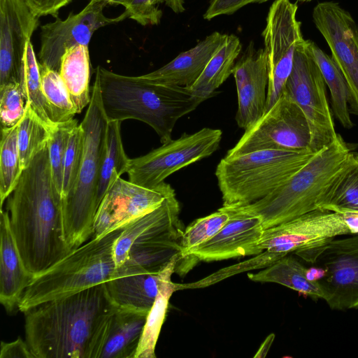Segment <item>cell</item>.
Here are the masks:
<instances>
[{
	"instance_id": "obj_1",
	"label": "cell",
	"mask_w": 358,
	"mask_h": 358,
	"mask_svg": "<svg viewBox=\"0 0 358 358\" xmlns=\"http://www.w3.org/2000/svg\"><path fill=\"white\" fill-rule=\"evenodd\" d=\"M117 306L102 283L43 303L24 314L36 358H99Z\"/></svg>"
},
{
	"instance_id": "obj_2",
	"label": "cell",
	"mask_w": 358,
	"mask_h": 358,
	"mask_svg": "<svg viewBox=\"0 0 358 358\" xmlns=\"http://www.w3.org/2000/svg\"><path fill=\"white\" fill-rule=\"evenodd\" d=\"M7 210L21 258L34 277L73 250L65 239L62 199L52 179L48 144L23 170L7 198Z\"/></svg>"
},
{
	"instance_id": "obj_3",
	"label": "cell",
	"mask_w": 358,
	"mask_h": 358,
	"mask_svg": "<svg viewBox=\"0 0 358 358\" xmlns=\"http://www.w3.org/2000/svg\"><path fill=\"white\" fill-rule=\"evenodd\" d=\"M355 161L356 155L338 134L331 144L316 152L303 168L266 196L249 204L225 207L258 217L264 229L324 209L331 203L340 181Z\"/></svg>"
},
{
	"instance_id": "obj_4",
	"label": "cell",
	"mask_w": 358,
	"mask_h": 358,
	"mask_svg": "<svg viewBox=\"0 0 358 358\" xmlns=\"http://www.w3.org/2000/svg\"><path fill=\"white\" fill-rule=\"evenodd\" d=\"M95 79L108 121L134 119L146 123L162 143L172 139L173 127L180 117L205 101L189 87L148 83L101 66L96 69Z\"/></svg>"
},
{
	"instance_id": "obj_5",
	"label": "cell",
	"mask_w": 358,
	"mask_h": 358,
	"mask_svg": "<svg viewBox=\"0 0 358 358\" xmlns=\"http://www.w3.org/2000/svg\"><path fill=\"white\" fill-rule=\"evenodd\" d=\"M124 227L92 238L34 276L18 306L22 313L43 303L73 294L110 279L116 268L114 245Z\"/></svg>"
},
{
	"instance_id": "obj_6",
	"label": "cell",
	"mask_w": 358,
	"mask_h": 358,
	"mask_svg": "<svg viewBox=\"0 0 358 358\" xmlns=\"http://www.w3.org/2000/svg\"><path fill=\"white\" fill-rule=\"evenodd\" d=\"M107 124L99 83L95 79L90 102L80 122L85 138L79 174L72 189L62 199L65 239L71 250L89 241L93 235L94 217L99 208L96 193Z\"/></svg>"
},
{
	"instance_id": "obj_7",
	"label": "cell",
	"mask_w": 358,
	"mask_h": 358,
	"mask_svg": "<svg viewBox=\"0 0 358 358\" xmlns=\"http://www.w3.org/2000/svg\"><path fill=\"white\" fill-rule=\"evenodd\" d=\"M315 153L310 150H268L224 157L215 171L223 206H243L262 199L303 168Z\"/></svg>"
},
{
	"instance_id": "obj_8",
	"label": "cell",
	"mask_w": 358,
	"mask_h": 358,
	"mask_svg": "<svg viewBox=\"0 0 358 358\" xmlns=\"http://www.w3.org/2000/svg\"><path fill=\"white\" fill-rule=\"evenodd\" d=\"M311 243L294 252L326 271L319 280L323 298L336 310L358 309V234Z\"/></svg>"
},
{
	"instance_id": "obj_9",
	"label": "cell",
	"mask_w": 358,
	"mask_h": 358,
	"mask_svg": "<svg viewBox=\"0 0 358 358\" xmlns=\"http://www.w3.org/2000/svg\"><path fill=\"white\" fill-rule=\"evenodd\" d=\"M310 138L309 124L303 112L283 91L273 106L255 124L245 130L225 157L268 150H310Z\"/></svg>"
},
{
	"instance_id": "obj_10",
	"label": "cell",
	"mask_w": 358,
	"mask_h": 358,
	"mask_svg": "<svg viewBox=\"0 0 358 358\" xmlns=\"http://www.w3.org/2000/svg\"><path fill=\"white\" fill-rule=\"evenodd\" d=\"M303 39L296 46L285 89L303 112L310 130V150L317 152L338 136L326 93V84Z\"/></svg>"
},
{
	"instance_id": "obj_11",
	"label": "cell",
	"mask_w": 358,
	"mask_h": 358,
	"mask_svg": "<svg viewBox=\"0 0 358 358\" xmlns=\"http://www.w3.org/2000/svg\"><path fill=\"white\" fill-rule=\"evenodd\" d=\"M220 129L203 128L162 143L148 154L130 159L129 180L145 187H155L174 172L211 155L222 140Z\"/></svg>"
},
{
	"instance_id": "obj_12",
	"label": "cell",
	"mask_w": 358,
	"mask_h": 358,
	"mask_svg": "<svg viewBox=\"0 0 358 358\" xmlns=\"http://www.w3.org/2000/svg\"><path fill=\"white\" fill-rule=\"evenodd\" d=\"M297 9V4L290 0H274L267 14L262 34L268 72L266 111L282 94L293 68L296 46L303 39Z\"/></svg>"
},
{
	"instance_id": "obj_13",
	"label": "cell",
	"mask_w": 358,
	"mask_h": 358,
	"mask_svg": "<svg viewBox=\"0 0 358 358\" xmlns=\"http://www.w3.org/2000/svg\"><path fill=\"white\" fill-rule=\"evenodd\" d=\"M313 20L346 80L350 112L358 115V25L348 11L333 1L318 3Z\"/></svg>"
},
{
	"instance_id": "obj_14",
	"label": "cell",
	"mask_w": 358,
	"mask_h": 358,
	"mask_svg": "<svg viewBox=\"0 0 358 358\" xmlns=\"http://www.w3.org/2000/svg\"><path fill=\"white\" fill-rule=\"evenodd\" d=\"M106 6L103 2L90 0L78 13H71L65 20L57 16L55 21L42 25L38 62L59 72L66 50L78 45L89 46L97 29L128 18L125 11L115 17L106 16L103 13Z\"/></svg>"
},
{
	"instance_id": "obj_15",
	"label": "cell",
	"mask_w": 358,
	"mask_h": 358,
	"mask_svg": "<svg viewBox=\"0 0 358 358\" xmlns=\"http://www.w3.org/2000/svg\"><path fill=\"white\" fill-rule=\"evenodd\" d=\"M174 192L165 182L155 187H145L118 177L108 188L97 209L92 238H99L124 227L157 208Z\"/></svg>"
},
{
	"instance_id": "obj_16",
	"label": "cell",
	"mask_w": 358,
	"mask_h": 358,
	"mask_svg": "<svg viewBox=\"0 0 358 358\" xmlns=\"http://www.w3.org/2000/svg\"><path fill=\"white\" fill-rule=\"evenodd\" d=\"M350 234L341 215L317 209L264 229L258 247L263 252L285 255L315 242Z\"/></svg>"
},
{
	"instance_id": "obj_17",
	"label": "cell",
	"mask_w": 358,
	"mask_h": 358,
	"mask_svg": "<svg viewBox=\"0 0 358 358\" xmlns=\"http://www.w3.org/2000/svg\"><path fill=\"white\" fill-rule=\"evenodd\" d=\"M38 24L26 0H0V87L20 83L26 45Z\"/></svg>"
},
{
	"instance_id": "obj_18",
	"label": "cell",
	"mask_w": 358,
	"mask_h": 358,
	"mask_svg": "<svg viewBox=\"0 0 358 358\" xmlns=\"http://www.w3.org/2000/svg\"><path fill=\"white\" fill-rule=\"evenodd\" d=\"M232 73L238 95L236 120L245 130L266 112L268 72L264 48L256 49L251 41L236 60Z\"/></svg>"
},
{
	"instance_id": "obj_19",
	"label": "cell",
	"mask_w": 358,
	"mask_h": 358,
	"mask_svg": "<svg viewBox=\"0 0 358 358\" xmlns=\"http://www.w3.org/2000/svg\"><path fill=\"white\" fill-rule=\"evenodd\" d=\"M222 207L231 214L227 222L212 238L192 250L189 256L199 261L211 262L262 252L258 247L264 230L261 220Z\"/></svg>"
},
{
	"instance_id": "obj_20",
	"label": "cell",
	"mask_w": 358,
	"mask_h": 358,
	"mask_svg": "<svg viewBox=\"0 0 358 358\" xmlns=\"http://www.w3.org/2000/svg\"><path fill=\"white\" fill-rule=\"evenodd\" d=\"M227 36L215 31L161 68L138 77L148 83L190 87Z\"/></svg>"
},
{
	"instance_id": "obj_21",
	"label": "cell",
	"mask_w": 358,
	"mask_h": 358,
	"mask_svg": "<svg viewBox=\"0 0 358 358\" xmlns=\"http://www.w3.org/2000/svg\"><path fill=\"white\" fill-rule=\"evenodd\" d=\"M0 302L8 313L18 310L34 276L27 271L10 227L9 213L1 209Z\"/></svg>"
},
{
	"instance_id": "obj_22",
	"label": "cell",
	"mask_w": 358,
	"mask_h": 358,
	"mask_svg": "<svg viewBox=\"0 0 358 358\" xmlns=\"http://www.w3.org/2000/svg\"><path fill=\"white\" fill-rule=\"evenodd\" d=\"M160 271H136L113 273L106 283L117 306L148 313L159 290Z\"/></svg>"
},
{
	"instance_id": "obj_23",
	"label": "cell",
	"mask_w": 358,
	"mask_h": 358,
	"mask_svg": "<svg viewBox=\"0 0 358 358\" xmlns=\"http://www.w3.org/2000/svg\"><path fill=\"white\" fill-rule=\"evenodd\" d=\"M147 313L117 306L99 358H134Z\"/></svg>"
},
{
	"instance_id": "obj_24",
	"label": "cell",
	"mask_w": 358,
	"mask_h": 358,
	"mask_svg": "<svg viewBox=\"0 0 358 358\" xmlns=\"http://www.w3.org/2000/svg\"><path fill=\"white\" fill-rule=\"evenodd\" d=\"M181 261L180 254L175 255L160 271L159 290L156 299L148 313L143 331L134 358H155V348L165 320L169 301L176 291V283L171 280Z\"/></svg>"
},
{
	"instance_id": "obj_25",
	"label": "cell",
	"mask_w": 358,
	"mask_h": 358,
	"mask_svg": "<svg viewBox=\"0 0 358 358\" xmlns=\"http://www.w3.org/2000/svg\"><path fill=\"white\" fill-rule=\"evenodd\" d=\"M59 73L66 86L76 113H81L91 100L89 46L78 45L66 50L61 60Z\"/></svg>"
},
{
	"instance_id": "obj_26",
	"label": "cell",
	"mask_w": 358,
	"mask_h": 358,
	"mask_svg": "<svg viewBox=\"0 0 358 358\" xmlns=\"http://www.w3.org/2000/svg\"><path fill=\"white\" fill-rule=\"evenodd\" d=\"M241 50L242 45L238 37L234 34H228L201 76L189 88L195 95L204 100L214 96L215 90L233 73Z\"/></svg>"
},
{
	"instance_id": "obj_27",
	"label": "cell",
	"mask_w": 358,
	"mask_h": 358,
	"mask_svg": "<svg viewBox=\"0 0 358 358\" xmlns=\"http://www.w3.org/2000/svg\"><path fill=\"white\" fill-rule=\"evenodd\" d=\"M306 268L296 259L287 255L258 273H248V277L255 282L284 285L315 301L322 299L319 282L307 278Z\"/></svg>"
},
{
	"instance_id": "obj_28",
	"label": "cell",
	"mask_w": 358,
	"mask_h": 358,
	"mask_svg": "<svg viewBox=\"0 0 358 358\" xmlns=\"http://www.w3.org/2000/svg\"><path fill=\"white\" fill-rule=\"evenodd\" d=\"M305 47L317 64L326 85L329 87L333 111L340 124L351 129L354 124L350 115L349 91L346 80L333 58L315 43L305 40Z\"/></svg>"
},
{
	"instance_id": "obj_29",
	"label": "cell",
	"mask_w": 358,
	"mask_h": 358,
	"mask_svg": "<svg viewBox=\"0 0 358 358\" xmlns=\"http://www.w3.org/2000/svg\"><path fill=\"white\" fill-rule=\"evenodd\" d=\"M121 122L117 120H108L97 187L98 206L115 179L127 171L130 159L126 155L123 146L120 132Z\"/></svg>"
},
{
	"instance_id": "obj_30",
	"label": "cell",
	"mask_w": 358,
	"mask_h": 358,
	"mask_svg": "<svg viewBox=\"0 0 358 358\" xmlns=\"http://www.w3.org/2000/svg\"><path fill=\"white\" fill-rule=\"evenodd\" d=\"M20 84L34 111L51 129L55 124L43 92L39 63L31 41L26 45L22 61Z\"/></svg>"
},
{
	"instance_id": "obj_31",
	"label": "cell",
	"mask_w": 358,
	"mask_h": 358,
	"mask_svg": "<svg viewBox=\"0 0 358 358\" xmlns=\"http://www.w3.org/2000/svg\"><path fill=\"white\" fill-rule=\"evenodd\" d=\"M18 124L1 129L0 199L1 209L4 201L15 189L24 170L17 141Z\"/></svg>"
},
{
	"instance_id": "obj_32",
	"label": "cell",
	"mask_w": 358,
	"mask_h": 358,
	"mask_svg": "<svg viewBox=\"0 0 358 358\" xmlns=\"http://www.w3.org/2000/svg\"><path fill=\"white\" fill-rule=\"evenodd\" d=\"M49 128L27 102L25 113L18 123L17 141L21 163L24 169L33 157L48 144Z\"/></svg>"
},
{
	"instance_id": "obj_33",
	"label": "cell",
	"mask_w": 358,
	"mask_h": 358,
	"mask_svg": "<svg viewBox=\"0 0 358 358\" xmlns=\"http://www.w3.org/2000/svg\"><path fill=\"white\" fill-rule=\"evenodd\" d=\"M39 63V62H38ZM43 92L55 124L73 119L77 113L59 72L39 63Z\"/></svg>"
},
{
	"instance_id": "obj_34",
	"label": "cell",
	"mask_w": 358,
	"mask_h": 358,
	"mask_svg": "<svg viewBox=\"0 0 358 358\" xmlns=\"http://www.w3.org/2000/svg\"><path fill=\"white\" fill-rule=\"evenodd\" d=\"M230 216V213L222 207L216 212L192 222L183 231L180 242L181 262L178 266L182 261L194 257H189V252L215 236Z\"/></svg>"
},
{
	"instance_id": "obj_35",
	"label": "cell",
	"mask_w": 358,
	"mask_h": 358,
	"mask_svg": "<svg viewBox=\"0 0 358 358\" xmlns=\"http://www.w3.org/2000/svg\"><path fill=\"white\" fill-rule=\"evenodd\" d=\"M76 119L55 124L50 130L48 142L50 165L54 184L62 195L64 157L70 134L78 125Z\"/></svg>"
},
{
	"instance_id": "obj_36",
	"label": "cell",
	"mask_w": 358,
	"mask_h": 358,
	"mask_svg": "<svg viewBox=\"0 0 358 358\" xmlns=\"http://www.w3.org/2000/svg\"><path fill=\"white\" fill-rule=\"evenodd\" d=\"M84 138L83 128L78 124L70 134L64 157L62 199L72 189L78 179L83 157Z\"/></svg>"
},
{
	"instance_id": "obj_37",
	"label": "cell",
	"mask_w": 358,
	"mask_h": 358,
	"mask_svg": "<svg viewBox=\"0 0 358 358\" xmlns=\"http://www.w3.org/2000/svg\"><path fill=\"white\" fill-rule=\"evenodd\" d=\"M27 100L20 83L0 87L1 128L17 125L22 118Z\"/></svg>"
},
{
	"instance_id": "obj_38",
	"label": "cell",
	"mask_w": 358,
	"mask_h": 358,
	"mask_svg": "<svg viewBox=\"0 0 358 358\" xmlns=\"http://www.w3.org/2000/svg\"><path fill=\"white\" fill-rule=\"evenodd\" d=\"M284 256L285 255L280 253L271 252L265 250V252L263 251L256 257L241 262L238 265V268H235V266L225 268L224 270L227 271V272L220 270L216 273H214L210 276L200 280L199 282H196L191 284L180 285L176 283V290L186 288L206 287L208 285L217 282V281L226 277L234 275L236 273L252 270L254 268L256 269L259 267H267Z\"/></svg>"
},
{
	"instance_id": "obj_39",
	"label": "cell",
	"mask_w": 358,
	"mask_h": 358,
	"mask_svg": "<svg viewBox=\"0 0 358 358\" xmlns=\"http://www.w3.org/2000/svg\"><path fill=\"white\" fill-rule=\"evenodd\" d=\"M358 210V163L345 173L340 181L330 204Z\"/></svg>"
},
{
	"instance_id": "obj_40",
	"label": "cell",
	"mask_w": 358,
	"mask_h": 358,
	"mask_svg": "<svg viewBox=\"0 0 358 358\" xmlns=\"http://www.w3.org/2000/svg\"><path fill=\"white\" fill-rule=\"evenodd\" d=\"M167 0H128L124 4L128 18L143 26L157 25L161 22L162 11L158 5Z\"/></svg>"
},
{
	"instance_id": "obj_41",
	"label": "cell",
	"mask_w": 358,
	"mask_h": 358,
	"mask_svg": "<svg viewBox=\"0 0 358 358\" xmlns=\"http://www.w3.org/2000/svg\"><path fill=\"white\" fill-rule=\"evenodd\" d=\"M270 0H210L203 18L210 20L224 15H231L251 3H262Z\"/></svg>"
},
{
	"instance_id": "obj_42",
	"label": "cell",
	"mask_w": 358,
	"mask_h": 358,
	"mask_svg": "<svg viewBox=\"0 0 358 358\" xmlns=\"http://www.w3.org/2000/svg\"><path fill=\"white\" fill-rule=\"evenodd\" d=\"M73 0H26L31 10L39 17L51 15L57 17L59 10Z\"/></svg>"
},
{
	"instance_id": "obj_43",
	"label": "cell",
	"mask_w": 358,
	"mask_h": 358,
	"mask_svg": "<svg viewBox=\"0 0 358 358\" xmlns=\"http://www.w3.org/2000/svg\"><path fill=\"white\" fill-rule=\"evenodd\" d=\"M0 358H36L27 343L18 338L14 341H2L0 350Z\"/></svg>"
},
{
	"instance_id": "obj_44",
	"label": "cell",
	"mask_w": 358,
	"mask_h": 358,
	"mask_svg": "<svg viewBox=\"0 0 358 358\" xmlns=\"http://www.w3.org/2000/svg\"><path fill=\"white\" fill-rule=\"evenodd\" d=\"M324 209L336 212L342 215L350 234H358V210L332 205L326 206Z\"/></svg>"
},
{
	"instance_id": "obj_45",
	"label": "cell",
	"mask_w": 358,
	"mask_h": 358,
	"mask_svg": "<svg viewBox=\"0 0 358 358\" xmlns=\"http://www.w3.org/2000/svg\"><path fill=\"white\" fill-rule=\"evenodd\" d=\"M274 338V334H269L264 340V341L262 343V344L260 345L257 353L254 355V357H264L266 355L269 349L271 348Z\"/></svg>"
},
{
	"instance_id": "obj_46",
	"label": "cell",
	"mask_w": 358,
	"mask_h": 358,
	"mask_svg": "<svg viewBox=\"0 0 358 358\" xmlns=\"http://www.w3.org/2000/svg\"><path fill=\"white\" fill-rule=\"evenodd\" d=\"M326 273V271L319 266H314L306 268V277L310 281H318L322 278Z\"/></svg>"
},
{
	"instance_id": "obj_47",
	"label": "cell",
	"mask_w": 358,
	"mask_h": 358,
	"mask_svg": "<svg viewBox=\"0 0 358 358\" xmlns=\"http://www.w3.org/2000/svg\"><path fill=\"white\" fill-rule=\"evenodd\" d=\"M92 1H100L104 3L106 6L108 5H121L124 6V4L128 0H91Z\"/></svg>"
},
{
	"instance_id": "obj_48",
	"label": "cell",
	"mask_w": 358,
	"mask_h": 358,
	"mask_svg": "<svg viewBox=\"0 0 358 358\" xmlns=\"http://www.w3.org/2000/svg\"><path fill=\"white\" fill-rule=\"evenodd\" d=\"M312 0H297L298 2H300V3H306V2H309V1H311Z\"/></svg>"
}]
</instances>
